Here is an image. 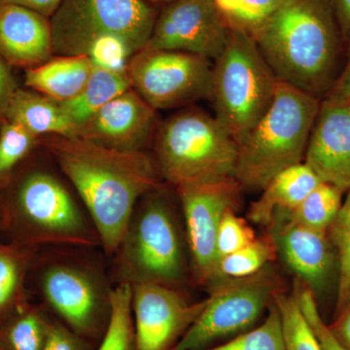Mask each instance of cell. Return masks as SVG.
Segmentation results:
<instances>
[{"label":"cell","instance_id":"obj_1","mask_svg":"<svg viewBox=\"0 0 350 350\" xmlns=\"http://www.w3.org/2000/svg\"><path fill=\"white\" fill-rule=\"evenodd\" d=\"M46 147L75 187L112 257L139 200L161 183L153 157L100 146L78 137L51 135Z\"/></svg>","mask_w":350,"mask_h":350},{"label":"cell","instance_id":"obj_2","mask_svg":"<svg viewBox=\"0 0 350 350\" xmlns=\"http://www.w3.org/2000/svg\"><path fill=\"white\" fill-rule=\"evenodd\" d=\"M251 36L278 81L320 100L344 68L347 46L329 0H284Z\"/></svg>","mask_w":350,"mask_h":350},{"label":"cell","instance_id":"obj_3","mask_svg":"<svg viewBox=\"0 0 350 350\" xmlns=\"http://www.w3.org/2000/svg\"><path fill=\"white\" fill-rule=\"evenodd\" d=\"M158 13L147 0H63L50 19L55 55L125 68L148 43Z\"/></svg>","mask_w":350,"mask_h":350},{"label":"cell","instance_id":"obj_4","mask_svg":"<svg viewBox=\"0 0 350 350\" xmlns=\"http://www.w3.org/2000/svg\"><path fill=\"white\" fill-rule=\"evenodd\" d=\"M3 228L14 243L29 250L43 246L93 250L98 231L64 182L46 170H32L18 182L8 199L0 200Z\"/></svg>","mask_w":350,"mask_h":350},{"label":"cell","instance_id":"obj_5","mask_svg":"<svg viewBox=\"0 0 350 350\" xmlns=\"http://www.w3.org/2000/svg\"><path fill=\"white\" fill-rule=\"evenodd\" d=\"M112 258L116 284L155 283L180 290L191 266L169 191L163 184L137 202Z\"/></svg>","mask_w":350,"mask_h":350},{"label":"cell","instance_id":"obj_6","mask_svg":"<svg viewBox=\"0 0 350 350\" xmlns=\"http://www.w3.org/2000/svg\"><path fill=\"white\" fill-rule=\"evenodd\" d=\"M321 100L278 83L268 111L239 145L234 179L241 188L264 190L283 170L304 162Z\"/></svg>","mask_w":350,"mask_h":350},{"label":"cell","instance_id":"obj_7","mask_svg":"<svg viewBox=\"0 0 350 350\" xmlns=\"http://www.w3.org/2000/svg\"><path fill=\"white\" fill-rule=\"evenodd\" d=\"M152 142L159 174L174 189L234 178L239 144L200 107L182 108L163 120Z\"/></svg>","mask_w":350,"mask_h":350},{"label":"cell","instance_id":"obj_8","mask_svg":"<svg viewBox=\"0 0 350 350\" xmlns=\"http://www.w3.org/2000/svg\"><path fill=\"white\" fill-rule=\"evenodd\" d=\"M278 83L254 38L230 29L227 45L214 61L211 101L214 117L239 145L268 111Z\"/></svg>","mask_w":350,"mask_h":350},{"label":"cell","instance_id":"obj_9","mask_svg":"<svg viewBox=\"0 0 350 350\" xmlns=\"http://www.w3.org/2000/svg\"><path fill=\"white\" fill-rule=\"evenodd\" d=\"M41 298L79 336L94 335L109 320L111 286L100 269L81 258L57 253L41 262Z\"/></svg>","mask_w":350,"mask_h":350},{"label":"cell","instance_id":"obj_10","mask_svg":"<svg viewBox=\"0 0 350 350\" xmlns=\"http://www.w3.org/2000/svg\"><path fill=\"white\" fill-rule=\"evenodd\" d=\"M280 291L269 268L244 278H228L211 289L204 312L172 350H198L254 328Z\"/></svg>","mask_w":350,"mask_h":350},{"label":"cell","instance_id":"obj_11","mask_svg":"<svg viewBox=\"0 0 350 350\" xmlns=\"http://www.w3.org/2000/svg\"><path fill=\"white\" fill-rule=\"evenodd\" d=\"M131 89L153 109H182L213 98V64L178 51L140 50L126 66Z\"/></svg>","mask_w":350,"mask_h":350},{"label":"cell","instance_id":"obj_12","mask_svg":"<svg viewBox=\"0 0 350 350\" xmlns=\"http://www.w3.org/2000/svg\"><path fill=\"white\" fill-rule=\"evenodd\" d=\"M241 189L234 178L175 188L185 222L191 271L202 286L213 289L223 282L218 271V229L226 211L238 208Z\"/></svg>","mask_w":350,"mask_h":350},{"label":"cell","instance_id":"obj_13","mask_svg":"<svg viewBox=\"0 0 350 350\" xmlns=\"http://www.w3.org/2000/svg\"><path fill=\"white\" fill-rule=\"evenodd\" d=\"M229 34L214 0H172L159 10L145 48L178 51L215 61Z\"/></svg>","mask_w":350,"mask_h":350},{"label":"cell","instance_id":"obj_14","mask_svg":"<svg viewBox=\"0 0 350 350\" xmlns=\"http://www.w3.org/2000/svg\"><path fill=\"white\" fill-rule=\"evenodd\" d=\"M131 287L135 350H172L208 301L191 303L181 290L155 283Z\"/></svg>","mask_w":350,"mask_h":350},{"label":"cell","instance_id":"obj_15","mask_svg":"<svg viewBox=\"0 0 350 350\" xmlns=\"http://www.w3.org/2000/svg\"><path fill=\"white\" fill-rule=\"evenodd\" d=\"M158 125L156 110L131 88L98 110L76 137L114 150L144 151Z\"/></svg>","mask_w":350,"mask_h":350},{"label":"cell","instance_id":"obj_16","mask_svg":"<svg viewBox=\"0 0 350 350\" xmlns=\"http://www.w3.org/2000/svg\"><path fill=\"white\" fill-rule=\"evenodd\" d=\"M269 227L278 252L299 280L315 296L325 291L337 257L328 232L298 224L289 217L288 211L276 213Z\"/></svg>","mask_w":350,"mask_h":350},{"label":"cell","instance_id":"obj_17","mask_svg":"<svg viewBox=\"0 0 350 350\" xmlns=\"http://www.w3.org/2000/svg\"><path fill=\"white\" fill-rule=\"evenodd\" d=\"M304 162L322 182L350 190V103L324 98L310 133Z\"/></svg>","mask_w":350,"mask_h":350},{"label":"cell","instance_id":"obj_18","mask_svg":"<svg viewBox=\"0 0 350 350\" xmlns=\"http://www.w3.org/2000/svg\"><path fill=\"white\" fill-rule=\"evenodd\" d=\"M54 55L50 18L27 7L0 4V56L9 66L36 68Z\"/></svg>","mask_w":350,"mask_h":350},{"label":"cell","instance_id":"obj_19","mask_svg":"<svg viewBox=\"0 0 350 350\" xmlns=\"http://www.w3.org/2000/svg\"><path fill=\"white\" fill-rule=\"evenodd\" d=\"M321 179L305 162L291 165L275 175L251 204L247 217L255 224L269 227L278 211L291 213L314 190Z\"/></svg>","mask_w":350,"mask_h":350},{"label":"cell","instance_id":"obj_20","mask_svg":"<svg viewBox=\"0 0 350 350\" xmlns=\"http://www.w3.org/2000/svg\"><path fill=\"white\" fill-rule=\"evenodd\" d=\"M94 68L90 57L54 55L40 66L27 69L25 85L32 91L66 103L81 93Z\"/></svg>","mask_w":350,"mask_h":350},{"label":"cell","instance_id":"obj_21","mask_svg":"<svg viewBox=\"0 0 350 350\" xmlns=\"http://www.w3.org/2000/svg\"><path fill=\"white\" fill-rule=\"evenodd\" d=\"M4 119L24 126L38 137L44 135H77L62 103L32 90H16L7 105Z\"/></svg>","mask_w":350,"mask_h":350},{"label":"cell","instance_id":"obj_22","mask_svg":"<svg viewBox=\"0 0 350 350\" xmlns=\"http://www.w3.org/2000/svg\"><path fill=\"white\" fill-rule=\"evenodd\" d=\"M131 88L126 68L94 64L93 73L81 93L61 103L78 133L98 110Z\"/></svg>","mask_w":350,"mask_h":350},{"label":"cell","instance_id":"obj_23","mask_svg":"<svg viewBox=\"0 0 350 350\" xmlns=\"http://www.w3.org/2000/svg\"><path fill=\"white\" fill-rule=\"evenodd\" d=\"M33 250L17 243H0V319L25 304V282Z\"/></svg>","mask_w":350,"mask_h":350},{"label":"cell","instance_id":"obj_24","mask_svg":"<svg viewBox=\"0 0 350 350\" xmlns=\"http://www.w3.org/2000/svg\"><path fill=\"white\" fill-rule=\"evenodd\" d=\"M49 322L38 308L25 303L0 331V350H43Z\"/></svg>","mask_w":350,"mask_h":350},{"label":"cell","instance_id":"obj_25","mask_svg":"<svg viewBox=\"0 0 350 350\" xmlns=\"http://www.w3.org/2000/svg\"><path fill=\"white\" fill-rule=\"evenodd\" d=\"M98 350H135L131 285L113 288L109 320Z\"/></svg>","mask_w":350,"mask_h":350},{"label":"cell","instance_id":"obj_26","mask_svg":"<svg viewBox=\"0 0 350 350\" xmlns=\"http://www.w3.org/2000/svg\"><path fill=\"white\" fill-rule=\"evenodd\" d=\"M278 247L271 234L256 238L236 252L220 258L221 280L250 278L266 269L278 257Z\"/></svg>","mask_w":350,"mask_h":350},{"label":"cell","instance_id":"obj_27","mask_svg":"<svg viewBox=\"0 0 350 350\" xmlns=\"http://www.w3.org/2000/svg\"><path fill=\"white\" fill-rule=\"evenodd\" d=\"M342 194L340 189L322 182L288 214L298 224L317 231L328 232L342 207Z\"/></svg>","mask_w":350,"mask_h":350},{"label":"cell","instance_id":"obj_28","mask_svg":"<svg viewBox=\"0 0 350 350\" xmlns=\"http://www.w3.org/2000/svg\"><path fill=\"white\" fill-rule=\"evenodd\" d=\"M273 301L282 320L285 350H323L294 293L278 292Z\"/></svg>","mask_w":350,"mask_h":350},{"label":"cell","instance_id":"obj_29","mask_svg":"<svg viewBox=\"0 0 350 350\" xmlns=\"http://www.w3.org/2000/svg\"><path fill=\"white\" fill-rule=\"evenodd\" d=\"M214 2L230 29L252 36L284 0H214Z\"/></svg>","mask_w":350,"mask_h":350},{"label":"cell","instance_id":"obj_30","mask_svg":"<svg viewBox=\"0 0 350 350\" xmlns=\"http://www.w3.org/2000/svg\"><path fill=\"white\" fill-rule=\"evenodd\" d=\"M198 350H285L282 320L275 301L269 306L264 322L223 344Z\"/></svg>","mask_w":350,"mask_h":350},{"label":"cell","instance_id":"obj_31","mask_svg":"<svg viewBox=\"0 0 350 350\" xmlns=\"http://www.w3.org/2000/svg\"><path fill=\"white\" fill-rule=\"evenodd\" d=\"M38 137L24 126L4 121L0 126V189L12 179L14 170L31 153Z\"/></svg>","mask_w":350,"mask_h":350},{"label":"cell","instance_id":"obj_32","mask_svg":"<svg viewBox=\"0 0 350 350\" xmlns=\"http://www.w3.org/2000/svg\"><path fill=\"white\" fill-rule=\"evenodd\" d=\"M327 232L338 257L337 310L350 296V190Z\"/></svg>","mask_w":350,"mask_h":350},{"label":"cell","instance_id":"obj_33","mask_svg":"<svg viewBox=\"0 0 350 350\" xmlns=\"http://www.w3.org/2000/svg\"><path fill=\"white\" fill-rule=\"evenodd\" d=\"M236 211L229 209L221 219L216 241L219 260L236 252L256 239L250 223L239 216Z\"/></svg>","mask_w":350,"mask_h":350},{"label":"cell","instance_id":"obj_34","mask_svg":"<svg viewBox=\"0 0 350 350\" xmlns=\"http://www.w3.org/2000/svg\"><path fill=\"white\" fill-rule=\"evenodd\" d=\"M294 294L300 304L301 312L305 314L308 323L310 324L315 335L319 338L322 349L323 350H345L334 338L329 330L328 325L322 319L319 306H317V297L313 294L312 290L298 280L295 286Z\"/></svg>","mask_w":350,"mask_h":350},{"label":"cell","instance_id":"obj_35","mask_svg":"<svg viewBox=\"0 0 350 350\" xmlns=\"http://www.w3.org/2000/svg\"><path fill=\"white\" fill-rule=\"evenodd\" d=\"M43 350H86L81 336L59 322H49Z\"/></svg>","mask_w":350,"mask_h":350},{"label":"cell","instance_id":"obj_36","mask_svg":"<svg viewBox=\"0 0 350 350\" xmlns=\"http://www.w3.org/2000/svg\"><path fill=\"white\" fill-rule=\"evenodd\" d=\"M327 325L340 345L345 350H350V296L344 305L336 310L333 321Z\"/></svg>","mask_w":350,"mask_h":350},{"label":"cell","instance_id":"obj_37","mask_svg":"<svg viewBox=\"0 0 350 350\" xmlns=\"http://www.w3.org/2000/svg\"><path fill=\"white\" fill-rule=\"evenodd\" d=\"M17 89L9 64L0 56V120L4 119L7 105Z\"/></svg>","mask_w":350,"mask_h":350},{"label":"cell","instance_id":"obj_38","mask_svg":"<svg viewBox=\"0 0 350 350\" xmlns=\"http://www.w3.org/2000/svg\"><path fill=\"white\" fill-rule=\"evenodd\" d=\"M325 98L340 103H350V44L347 47L342 72Z\"/></svg>","mask_w":350,"mask_h":350},{"label":"cell","instance_id":"obj_39","mask_svg":"<svg viewBox=\"0 0 350 350\" xmlns=\"http://www.w3.org/2000/svg\"><path fill=\"white\" fill-rule=\"evenodd\" d=\"M345 45L350 44V0H329Z\"/></svg>","mask_w":350,"mask_h":350},{"label":"cell","instance_id":"obj_40","mask_svg":"<svg viewBox=\"0 0 350 350\" xmlns=\"http://www.w3.org/2000/svg\"><path fill=\"white\" fill-rule=\"evenodd\" d=\"M62 1L63 0H0V4H16V5L27 7L51 19Z\"/></svg>","mask_w":350,"mask_h":350},{"label":"cell","instance_id":"obj_41","mask_svg":"<svg viewBox=\"0 0 350 350\" xmlns=\"http://www.w3.org/2000/svg\"><path fill=\"white\" fill-rule=\"evenodd\" d=\"M147 1L151 2V3L155 4V5H163V4L172 1V0H147Z\"/></svg>","mask_w":350,"mask_h":350},{"label":"cell","instance_id":"obj_42","mask_svg":"<svg viewBox=\"0 0 350 350\" xmlns=\"http://www.w3.org/2000/svg\"><path fill=\"white\" fill-rule=\"evenodd\" d=\"M3 228V213H2L1 202H0V231Z\"/></svg>","mask_w":350,"mask_h":350}]
</instances>
